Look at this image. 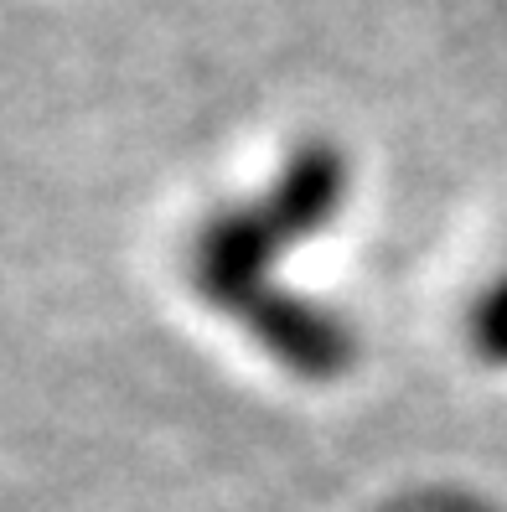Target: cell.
I'll use <instances>...</instances> for the list:
<instances>
[{
    "instance_id": "obj_1",
    "label": "cell",
    "mask_w": 507,
    "mask_h": 512,
    "mask_svg": "<svg viewBox=\"0 0 507 512\" xmlns=\"http://www.w3.org/2000/svg\"><path fill=\"white\" fill-rule=\"evenodd\" d=\"M352 192V166L342 145L301 140L280 176L254 202L223 207L202 223L192 244V285L218 316L238 321L249 337L295 378H342L357 363V331L326 311L275 285V264L316 238L342 213Z\"/></svg>"
},
{
    "instance_id": "obj_2",
    "label": "cell",
    "mask_w": 507,
    "mask_h": 512,
    "mask_svg": "<svg viewBox=\"0 0 507 512\" xmlns=\"http://www.w3.org/2000/svg\"><path fill=\"white\" fill-rule=\"evenodd\" d=\"M466 342L487 368H507V264L466 306Z\"/></svg>"
}]
</instances>
